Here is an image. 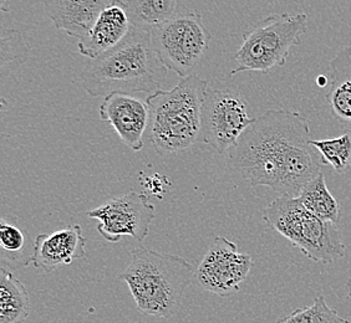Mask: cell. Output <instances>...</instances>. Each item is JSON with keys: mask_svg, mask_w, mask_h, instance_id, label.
<instances>
[{"mask_svg": "<svg viewBox=\"0 0 351 323\" xmlns=\"http://www.w3.org/2000/svg\"><path fill=\"white\" fill-rule=\"evenodd\" d=\"M252 268L250 254L239 253L236 244L227 237L216 236L198 265L195 277L203 289L230 297L239 291Z\"/></svg>", "mask_w": 351, "mask_h": 323, "instance_id": "30bf717a", "label": "cell"}, {"mask_svg": "<svg viewBox=\"0 0 351 323\" xmlns=\"http://www.w3.org/2000/svg\"><path fill=\"white\" fill-rule=\"evenodd\" d=\"M27 237L25 233L16 225L7 220L0 222V248L4 251L1 263L9 265L13 269H19L33 263V256L25 254Z\"/></svg>", "mask_w": 351, "mask_h": 323, "instance_id": "d6986e66", "label": "cell"}, {"mask_svg": "<svg viewBox=\"0 0 351 323\" xmlns=\"http://www.w3.org/2000/svg\"><path fill=\"white\" fill-rule=\"evenodd\" d=\"M169 74L152 47L151 33L132 25L123 40L82 70V88L88 94L108 96L112 92L154 94Z\"/></svg>", "mask_w": 351, "mask_h": 323, "instance_id": "7a4b0ae2", "label": "cell"}, {"mask_svg": "<svg viewBox=\"0 0 351 323\" xmlns=\"http://www.w3.org/2000/svg\"><path fill=\"white\" fill-rule=\"evenodd\" d=\"M253 121L242 94L230 90H208L203 103L199 141L226 155Z\"/></svg>", "mask_w": 351, "mask_h": 323, "instance_id": "ba28073f", "label": "cell"}, {"mask_svg": "<svg viewBox=\"0 0 351 323\" xmlns=\"http://www.w3.org/2000/svg\"><path fill=\"white\" fill-rule=\"evenodd\" d=\"M132 29L126 1L112 0L102 10L91 31L79 40L80 54L94 60L119 45Z\"/></svg>", "mask_w": 351, "mask_h": 323, "instance_id": "4fadbf2b", "label": "cell"}, {"mask_svg": "<svg viewBox=\"0 0 351 323\" xmlns=\"http://www.w3.org/2000/svg\"><path fill=\"white\" fill-rule=\"evenodd\" d=\"M306 14H271L258 21L247 31L234 56L237 68L230 75L259 71L267 74L271 68L283 66L293 47L300 44L306 31Z\"/></svg>", "mask_w": 351, "mask_h": 323, "instance_id": "8992f818", "label": "cell"}, {"mask_svg": "<svg viewBox=\"0 0 351 323\" xmlns=\"http://www.w3.org/2000/svg\"><path fill=\"white\" fill-rule=\"evenodd\" d=\"M88 216L99 222L96 229L106 242L116 244L122 236H131L136 242H142L149 235L156 208L146 194L131 190L88 210Z\"/></svg>", "mask_w": 351, "mask_h": 323, "instance_id": "9c48e42d", "label": "cell"}, {"mask_svg": "<svg viewBox=\"0 0 351 323\" xmlns=\"http://www.w3.org/2000/svg\"><path fill=\"white\" fill-rule=\"evenodd\" d=\"M193 275L192 265L181 256L140 245L130 253L129 265L120 280L128 283L137 310L149 316L169 318L181 309L183 294Z\"/></svg>", "mask_w": 351, "mask_h": 323, "instance_id": "3957f363", "label": "cell"}, {"mask_svg": "<svg viewBox=\"0 0 351 323\" xmlns=\"http://www.w3.org/2000/svg\"><path fill=\"white\" fill-rule=\"evenodd\" d=\"M325 97L332 117L351 126V45L340 47L330 61V86Z\"/></svg>", "mask_w": 351, "mask_h": 323, "instance_id": "9a60e30c", "label": "cell"}, {"mask_svg": "<svg viewBox=\"0 0 351 323\" xmlns=\"http://www.w3.org/2000/svg\"><path fill=\"white\" fill-rule=\"evenodd\" d=\"M311 143L323 157L325 164L331 166L339 175L351 168V128L337 138L315 140Z\"/></svg>", "mask_w": 351, "mask_h": 323, "instance_id": "ffe728a7", "label": "cell"}, {"mask_svg": "<svg viewBox=\"0 0 351 323\" xmlns=\"http://www.w3.org/2000/svg\"><path fill=\"white\" fill-rule=\"evenodd\" d=\"M346 289H348V296L351 298V275L350 279L348 280V283H346Z\"/></svg>", "mask_w": 351, "mask_h": 323, "instance_id": "603a6c76", "label": "cell"}, {"mask_svg": "<svg viewBox=\"0 0 351 323\" xmlns=\"http://www.w3.org/2000/svg\"><path fill=\"white\" fill-rule=\"evenodd\" d=\"M263 220L314 263L329 265L345 256L337 224L313 216L298 198L279 196L264 210Z\"/></svg>", "mask_w": 351, "mask_h": 323, "instance_id": "5b68a950", "label": "cell"}, {"mask_svg": "<svg viewBox=\"0 0 351 323\" xmlns=\"http://www.w3.org/2000/svg\"><path fill=\"white\" fill-rule=\"evenodd\" d=\"M311 141V126L303 114L268 109L227 151L226 162L250 185L297 198L326 166Z\"/></svg>", "mask_w": 351, "mask_h": 323, "instance_id": "6da1fadb", "label": "cell"}, {"mask_svg": "<svg viewBox=\"0 0 351 323\" xmlns=\"http://www.w3.org/2000/svg\"><path fill=\"white\" fill-rule=\"evenodd\" d=\"M297 198L308 211L323 222L338 224L341 218L340 204L329 192L323 173L308 183Z\"/></svg>", "mask_w": 351, "mask_h": 323, "instance_id": "e0dca14e", "label": "cell"}, {"mask_svg": "<svg viewBox=\"0 0 351 323\" xmlns=\"http://www.w3.org/2000/svg\"><path fill=\"white\" fill-rule=\"evenodd\" d=\"M30 311L25 285L3 268L0 270V323H24Z\"/></svg>", "mask_w": 351, "mask_h": 323, "instance_id": "2e32d148", "label": "cell"}, {"mask_svg": "<svg viewBox=\"0 0 351 323\" xmlns=\"http://www.w3.org/2000/svg\"><path fill=\"white\" fill-rule=\"evenodd\" d=\"M86 237L82 227L71 224L51 234L36 236L33 245V265L50 274L59 268L71 265L86 256Z\"/></svg>", "mask_w": 351, "mask_h": 323, "instance_id": "7c38bea8", "label": "cell"}, {"mask_svg": "<svg viewBox=\"0 0 351 323\" xmlns=\"http://www.w3.org/2000/svg\"><path fill=\"white\" fill-rule=\"evenodd\" d=\"M152 47L163 65L182 79L193 75L210 47L202 15L186 14L149 30Z\"/></svg>", "mask_w": 351, "mask_h": 323, "instance_id": "52a82bcc", "label": "cell"}, {"mask_svg": "<svg viewBox=\"0 0 351 323\" xmlns=\"http://www.w3.org/2000/svg\"><path fill=\"white\" fill-rule=\"evenodd\" d=\"M29 57V47L23 35L14 29L1 30V70L5 76L7 68L12 71V66H19Z\"/></svg>", "mask_w": 351, "mask_h": 323, "instance_id": "7402d4cb", "label": "cell"}, {"mask_svg": "<svg viewBox=\"0 0 351 323\" xmlns=\"http://www.w3.org/2000/svg\"><path fill=\"white\" fill-rule=\"evenodd\" d=\"M208 82L197 75L180 81L171 90L149 94L146 137L158 155H172L201 140L202 108Z\"/></svg>", "mask_w": 351, "mask_h": 323, "instance_id": "277c9868", "label": "cell"}, {"mask_svg": "<svg viewBox=\"0 0 351 323\" xmlns=\"http://www.w3.org/2000/svg\"><path fill=\"white\" fill-rule=\"evenodd\" d=\"M47 16L64 33L84 39L91 31L108 0H44Z\"/></svg>", "mask_w": 351, "mask_h": 323, "instance_id": "5bb4252c", "label": "cell"}, {"mask_svg": "<svg viewBox=\"0 0 351 323\" xmlns=\"http://www.w3.org/2000/svg\"><path fill=\"white\" fill-rule=\"evenodd\" d=\"M277 323H350L338 311L331 309L324 295H319L306 307H300L278 320Z\"/></svg>", "mask_w": 351, "mask_h": 323, "instance_id": "44dd1931", "label": "cell"}, {"mask_svg": "<svg viewBox=\"0 0 351 323\" xmlns=\"http://www.w3.org/2000/svg\"><path fill=\"white\" fill-rule=\"evenodd\" d=\"M102 121L108 122L121 141L140 152L143 148V138L149 127V106L135 96L112 92L105 96L99 107Z\"/></svg>", "mask_w": 351, "mask_h": 323, "instance_id": "8fae6325", "label": "cell"}, {"mask_svg": "<svg viewBox=\"0 0 351 323\" xmlns=\"http://www.w3.org/2000/svg\"><path fill=\"white\" fill-rule=\"evenodd\" d=\"M126 7L132 25L149 31L177 16L180 0H126Z\"/></svg>", "mask_w": 351, "mask_h": 323, "instance_id": "ac0fdd59", "label": "cell"}, {"mask_svg": "<svg viewBox=\"0 0 351 323\" xmlns=\"http://www.w3.org/2000/svg\"><path fill=\"white\" fill-rule=\"evenodd\" d=\"M1 10H8L7 9V0H1Z\"/></svg>", "mask_w": 351, "mask_h": 323, "instance_id": "cb8c5ba5", "label": "cell"}, {"mask_svg": "<svg viewBox=\"0 0 351 323\" xmlns=\"http://www.w3.org/2000/svg\"><path fill=\"white\" fill-rule=\"evenodd\" d=\"M325 77H323V79H319V80H317V82H319V83H325Z\"/></svg>", "mask_w": 351, "mask_h": 323, "instance_id": "d4e9b609", "label": "cell"}]
</instances>
